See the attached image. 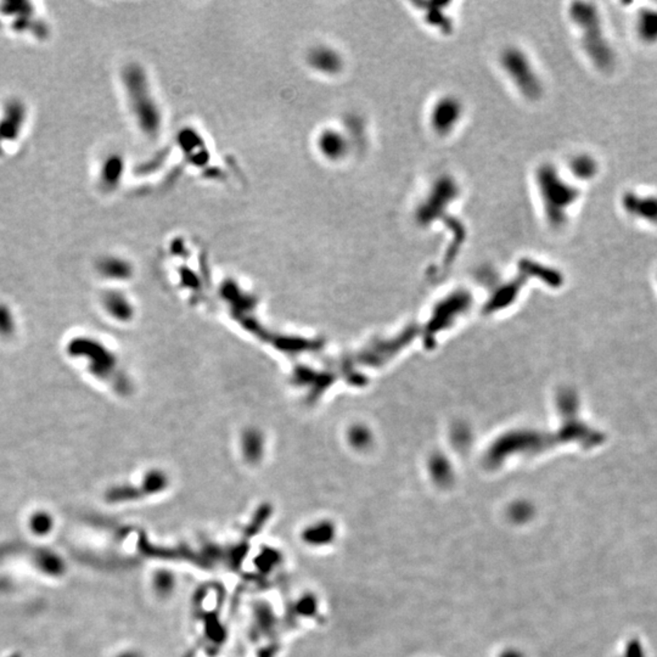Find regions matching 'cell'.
Returning a JSON list of instances; mask_svg holds the SVG:
<instances>
[{
	"label": "cell",
	"mask_w": 657,
	"mask_h": 657,
	"mask_svg": "<svg viewBox=\"0 0 657 657\" xmlns=\"http://www.w3.org/2000/svg\"><path fill=\"white\" fill-rule=\"evenodd\" d=\"M635 35L645 45L657 44V8L645 6L635 16Z\"/></svg>",
	"instance_id": "cell-10"
},
{
	"label": "cell",
	"mask_w": 657,
	"mask_h": 657,
	"mask_svg": "<svg viewBox=\"0 0 657 657\" xmlns=\"http://www.w3.org/2000/svg\"><path fill=\"white\" fill-rule=\"evenodd\" d=\"M568 170L570 175L577 182L588 183L599 175V162L590 154L578 152L568 160Z\"/></svg>",
	"instance_id": "cell-9"
},
{
	"label": "cell",
	"mask_w": 657,
	"mask_h": 657,
	"mask_svg": "<svg viewBox=\"0 0 657 657\" xmlns=\"http://www.w3.org/2000/svg\"><path fill=\"white\" fill-rule=\"evenodd\" d=\"M622 657H646L645 649L639 640L633 639L628 643Z\"/></svg>",
	"instance_id": "cell-12"
},
{
	"label": "cell",
	"mask_w": 657,
	"mask_h": 657,
	"mask_svg": "<svg viewBox=\"0 0 657 657\" xmlns=\"http://www.w3.org/2000/svg\"><path fill=\"white\" fill-rule=\"evenodd\" d=\"M534 183L546 223L555 229L568 224L570 212L581 197V190L577 184L566 178L556 165L549 162L537 167Z\"/></svg>",
	"instance_id": "cell-1"
},
{
	"label": "cell",
	"mask_w": 657,
	"mask_h": 657,
	"mask_svg": "<svg viewBox=\"0 0 657 657\" xmlns=\"http://www.w3.org/2000/svg\"><path fill=\"white\" fill-rule=\"evenodd\" d=\"M511 521L518 525L527 523L532 520L533 508L527 503H516L509 511Z\"/></svg>",
	"instance_id": "cell-11"
},
{
	"label": "cell",
	"mask_w": 657,
	"mask_h": 657,
	"mask_svg": "<svg viewBox=\"0 0 657 657\" xmlns=\"http://www.w3.org/2000/svg\"><path fill=\"white\" fill-rule=\"evenodd\" d=\"M499 66L523 99L537 101L544 95V82L526 50L518 45L506 46L499 54Z\"/></svg>",
	"instance_id": "cell-3"
},
{
	"label": "cell",
	"mask_w": 657,
	"mask_h": 657,
	"mask_svg": "<svg viewBox=\"0 0 657 657\" xmlns=\"http://www.w3.org/2000/svg\"><path fill=\"white\" fill-rule=\"evenodd\" d=\"M568 18L578 30L582 50L592 65L601 72L613 71L616 65V53L596 4L588 1L572 3L568 9Z\"/></svg>",
	"instance_id": "cell-2"
},
{
	"label": "cell",
	"mask_w": 657,
	"mask_h": 657,
	"mask_svg": "<svg viewBox=\"0 0 657 657\" xmlns=\"http://www.w3.org/2000/svg\"><path fill=\"white\" fill-rule=\"evenodd\" d=\"M498 657H526V653H523L521 649L510 646V648L504 649Z\"/></svg>",
	"instance_id": "cell-13"
},
{
	"label": "cell",
	"mask_w": 657,
	"mask_h": 657,
	"mask_svg": "<svg viewBox=\"0 0 657 657\" xmlns=\"http://www.w3.org/2000/svg\"><path fill=\"white\" fill-rule=\"evenodd\" d=\"M307 60L309 66L313 68L314 71L325 76L339 75L344 68V58L337 50L332 49L330 46H315L309 51Z\"/></svg>",
	"instance_id": "cell-8"
},
{
	"label": "cell",
	"mask_w": 657,
	"mask_h": 657,
	"mask_svg": "<svg viewBox=\"0 0 657 657\" xmlns=\"http://www.w3.org/2000/svg\"><path fill=\"white\" fill-rule=\"evenodd\" d=\"M318 149L329 161H341L351 150L349 137L336 130H325L318 138Z\"/></svg>",
	"instance_id": "cell-7"
},
{
	"label": "cell",
	"mask_w": 657,
	"mask_h": 657,
	"mask_svg": "<svg viewBox=\"0 0 657 657\" xmlns=\"http://www.w3.org/2000/svg\"><path fill=\"white\" fill-rule=\"evenodd\" d=\"M465 115V106L459 96L444 94L434 100L429 112L431 130L439 137L454 133Z\"/></svg>",
	"instance_id": "cell-5"
},
{
	"label": "cell",
	"mask_w": 657,
	"mask_h": 657,
	"mask_svg": "<svg viewBox=\"0 0 657 657\" xmlns=\"http://www.w3.org/2000/svg\"><path fill=\"white\" fill-rule=\"evenodd\" d=\"M461 196V185L453 175H441L434 179L416 206L414 218L418 225L429 227L442 219L451 206Z\"/></svg>",
	"instance_id": "cell-4"
},
{
	"label": "cell",
	"mask_w": 657,
	"mask_h": 657,
	"mask_svg": "<svg viewBox=\"0 0 657 657\" xmlns=\"http://www.w3.org/2000/svg\"><path fill=\"white\" fill-rule=\"evenodd\" d=\"M621 207L630 218L657 225V194L628 190L622 195Z\"/></svg>",
	"instance_id": "cell-6"
}]
</instances>
